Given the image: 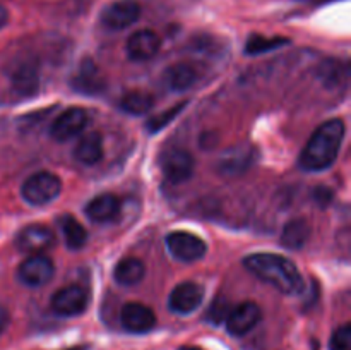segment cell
I'll list each match as a JSON object with an SVG mask.
<instances>
[{"label":"cell","instance_id":"obj_1","mask_svg":"<svg viewBox=\"0 0 351 350\" xmlns=\"http://www.w3.org/2000/svg\"><path fill=\"white\" fill-rule=\"evenodd\" d=\"M243 266L254 277H257L264 283L271 285L281 294L295 295L300 294L302 288H304V278H302L298 268L295 266L293 261L280 256V254H250L243 261Z\"/></svg>","mask_w":351,"mask_h":350},{"label":"cell","instance_id":"obj_2","mask_svg":"<svg viewBox=\"0 0 351 350\" xmlns=\"http://www.w3.org/2000/svg\"><path fill=\"white\" fill-rule=\"evenodd\" d=\"M345 122L331 119L319 126L300 154V167L307 172H322L331 167L339 154Z\"/></svg>","mask_w":351,"mask_h":350},{"label":"cell","instance_id":"obj_3","mask_svg":"<svg viewBox=\"0 0 351 350\" xmlns=\"http://www.w3.org/2000/svg\"><path fill=\"white\" fill-rule=\"evenodd\" d=\"M62 192V182L51 172H38L27 177L21 187V196L27 205L43 206L55 201Z\"/></svg>","mask_w":351,"mask_h":350},{"label":"cell","instance_id":"obj_4","mask_svg":"<svg viewBox=\"0 0 351 350\" xmlns=\"http://www.w3.org/2000/svg\"><path fill=\"white\" fill-rule=\"evenodd\" d=\"M89 304V292L82 285H69L55 292L51 297V311L64 318L79 316Z\"/></svg>","mask_w":351,"mask_h":350},{"label":"cell","instance_id":"obj_5","mask_svg":"<svg viewBox=\"0 0 351 350\" xmlns=\"http://www.w3.org/2000/svg\"><path fill=\"white\" fill-rule=\"evenodd\" d=\"M55 266L50 257L43 254H31L17 268V278L29 288H40L53 278Z\"/></svg>","mask_w":351,"mask_h":350},{"label":"cell","instance_id":"obj_6","mask_svg":"<svg viewBox=\"0 0 351 350\" xmlns=\"http://www.w3.org/2000/svg\"><path fill=\"white\" fill-rule=\"evenodd\" d=\"M163 175L173 184H182L189 180L194 172V158L187 150L182 148H170L160 158Z\"/></svg>","mask_w":351,"mask_h":350},{"label":"cell","instance_id":"obj_7","mask_svg":"<svg viewBox=\"0 0 351 350\" xmlns=\"http://www.w3.org/2000/svg\"><path fill=\"white\" fill-rule=\"evenodd\" d=\"M141 16V5L136 0H117L101 12V24L110 31H120L132 26Z\"/></svg>","mask_w":351,"mask_h":350},{"label":"cell","instance_id":"obj_8","mask_svg":"<svg viewBox=\"0 0 351 350\" xmlns=\"http://www.w3.org/2000/svg\"><path fill=\"white\" fill-rule=\"evenodd\" d=\"M89 122V115L84 108L72 106L62 112L57 119L53 120L50 127V134L57 141H69L72 137L79 136L86 129Z\"/></svg>","mask_w":351,"mask_h":350},{"label":"cell","instance_id":"obj_9","mask_svg":"<svg viewBox=\"0 0 351 350\" xmlns=\"http://www.w3.org/2000/svg\"><path fill=\"white\" fill-rule=\"evenodd\" d=\"M167 247L177 259L180 261H197L206 254V242L201 237L194 235L191 232H178L170 233L167 237Z\"/></svg>","mask_w":351,"mask_h":350},{"label":"cell","instance_id":"obj_10","mask_svg":"<svg viewBox=\"0 0 351 350\" xmlns=\"http://www.w3.org/2000/svg\"><path fill=\"white\" fill-rule=\"evenodd\" d=\"M202 299H204V288L201 285H197L195 281H184L171 290L170 299H168V307L175 314L187 316L192 314L195 309H199V305L202 304Z\"/></svg>","mask_w":351,"mask_h":350},{"label":"cell","instance_id":"obj_11","mask_svg":"<svg viewBox=\"0 0 351 350\" xmlns=\"http://www.w3.org/2000/svg\"><path fill=\"white\" fill-rule=\"evenodd\" d=\"M261 318H263V312H261V307L256 302H242V304H239L230 311L228 318L225 321L226 329L233 336H243L259 325Z\"/></svg>","mask_w":351,"mask_h":350},{"label":"cell","instance_id":"obj_12","mask_svg":"<svg viewBox=\"0 0 351 350\" xmlns=\"http://www.w3.org/2000/svg\"><path fill=\"white\" fill-rule=\"evenodd\" d=\"M55 242V235L45 225H27L19 232L16 239L17 249L27 254H40L50 249Z\"/></svg>","mask_w":351,"mask_h":350},{"label":"cell","instance_id":"obj_13","mask_svg":"<svg viewBox=\"0 0 351 350\" xmlns=\"http://www.w3.org/2000/svg\"><path fill=\"white\" fill-rule=\"evenodd\" d=\"M120 323L130 333H147L156 325V316L147 305L129 302L120 311Z\"/></svg>","mask_w":351,"mask_h":350},{"label":"cell","instance_id":"obj_14","mask_svg":"<svg viewBox=\"0 0 351 350\" xmlns=\"http://www.w3.org/2000/svg\"><path fill=\"white\" fill-rule=\"evenodd\" d=\"M10 82L19 95H33L40 82L36 60L31 57H24L17 64H14L12 71H10Z\"/></svg>","mask_w":351,"mask_h":350},{"label":"cell","instance_id":"obj_15","mask_svg":"<svg viewBox=\"0 0 351 350\" xmlns=\"http://www.w3.org/2000/svg\"><path fill=\"white\" fill-rule=\"evenodd\" d=\"M71 86L72 89L82 93V95H98L99 91L105 89L106 82L99 69L95 65V62L84 60L79 65L75 74L72 75Z\"/></svg>","mask_w":351,"mask_h":350},{"label":"cell","instance_id":"obj_16","mask_svg":"<svg viewBox=\"0 0 351 350\" xmlns=\"http://www.w3.org/2000/svg\"><path fill=\"white\" fill-rule=\"evenodd\" d=\"M161 47V40L154 31L139 30L132 33V36L127 41V54L132 60L143 62L149 60L158 54Z\"/></svg>","mask_w":351,"mask_h":350},{"label":"cell","instance_id":"obj_17","mask_svg":"<svg viewBox=\"0 0 351 350\" xmlns=\"http://www.w3.org/2000/svg\"><path fill=\"white\" fill-rule=\"evenodd\" d=\"M254 163V150L249 146H233L219 158L218 170L226 177H239Z\"/></svg>","mask_w":351,"mask_h":350},{"label":"cell","instance_id":"obj_18","mask_svg":"<svg viewBox=\"0 0 351 350\" xmlns=\"http://www.w3.org/2000/svg\"><path fill=\"white\" fill-rule=\"evenodd\" d=\"M120 211V201L113 194H99L86 205V215L96 223H108L117 218Z\"/></svg>","mask_w":351,"mask_h":350},{"label":"cell","instance_id":"obj_19","mask_svg":"<svg viewBox=\"0 0 351 350\" xmlns=\"http://www.w3.org/2000/svg\"><path fill=\"white\" fill-rule=\"evenodd\" d=\"M197 78V69L191 64H185V62L170 65L163 74L165 84H167L168 89H171V91H185V89H189L191 86L195 84Z\"/></svg>","mask_w":351,"mask_h":350},{"label":"cell","instance_id":"obj_20","mask_svg":"<svg viewBox=\"0 0 351 350\" xmlns=\"http://www.w3.org/2000/svg\"><path fill=\"white\" fill-rule=\"evenodd\" d=\"M74 158L82 165L98 163L103 158V139L99 132L84 134L75 144Z\"/></svg>","mask_w":351,"mask_h":350},{"label":"cell","instance_id":"obj_21","mask_svg":"<svg viewBox=\"0 0 351 350\" xmlns=\"http://www.w3.org/2000/svg\"><path fill=\"white\" fill-rule=\"evenodd\" d=\"M311 239V225H308L307 220L297 218L291 220L285 225L283 233H281V244H283L287 249L298 250L307 244V240Z\"/></svg>","mask_w":351,"mask_h":350},{"label":"cell","instance_id":"obj_22","mask_svg":"<svg viewBox=\"0 0 351 350\" xmlns=\"http://www.w3.org/2000/svg\"><path fill=\"white\" fill-rule=\"evenodd\" d=\"M144 275H146V266L141 259L137 257H125V259L120 261L115 266L113 271V277L123 287H132L137 285L139 281H143Z\"/></svg>","mask_w":351,"mask_h":350},{"label":"cell","instance_id":"obj_23","mask_svg":"<svg viewBox=\"0 0 351 350\" xmlns=\"http://www.w3.org/2000/svg\"><path fill=\"white\" fill-rule=\"evenodd\" d=\"M58 226H60V232L69 249H81L86 240H88V233H86L84 226L74 216L62 215L58 218Z\"/></svg>","mask_w":351,"mask_h":350},{"label":"cell","instance_id":"obj_24","mask_svg":"<svg viewBox=\"0 0 351 350\" xmlns=\"http://www.w3.org/2000/svg\"><path fill=\"white\" fill-rule=\"evenodd\" d=\"M154 106V98L149 93L144 91H129L120 100V108L132 115H144Z\"/></svg>","mask_w":351,"mask_h":350},{"label":"cell","instance_id":"obj_25","mask_svg":"<svg viewBox=\"0 0 351 350\" xmlns=\"http://www.w3.org/2000/svg\"><path fill=\"white\" fill-rule=\"evenodd\" d=\"M290 43V40H287V38H264L261 36V34H252V36L249 38V41H247L245 45V51L249 55H259V54H264V51H269V50H274V48H280L283 47V45Z\"/></svg>","mask_w":351,"mask_h":350},{"label":"cell","instance_id":"obj_26","mask_svg":"<svg viewBox=\"0 0 351 350\" xmlns=\"http://www.w3.org/2000/svg\"><path fill=\"white\" fill-rule=\"evenodd\" d=\"M319 78L322 82L331 86H339L343 79H346V67L336 60H328L319 67Z\"/></svg>","mask_w":351,"mask_h":350},{"label":"cell","instance_id":"obj_27","mask_svg":"<svg viewBox=\"0 0 351 350\" xmlns=\"http://www.w3.org/2000/svg\"><path fill=\"white\" fill-rule=\"evenodd\" d=\"M185 105H187L185 102L177 103V105L171 106V108H168V110H165V112L160 113V115H154L153 119H149V122H147V130H149V132H158V130L165 129L168 124L173 122L175 117L180 115L182 110L185 108Z\"/></svg>","mask_w":351,"mask_h":350},{"label":"cell","instance_id":"obj_28","mask_svg":"<svg viewBox=\"0 0 351 350\" xmlns=\"http://www.w3.org/2000/svg\"><path fill=\"white\" fill-rule=\"evenodd\" d=\"M230 311H232L230 302L226 301L225 297H218L213 301L211 305H209L208 312H206V319H208L211 325H221V323L226 321Z\"/></svg>","mask_w":351,"mask_h":350},{"label":"cell","instance_id":"obj_29","mask_svg":"<svg viewBox=\"0 0 351 350\" xmlns=\"http://www.w3.org/2000/svg\"><path fill=\"white\" fill-rule=\"evenodd\" d=\"M329 349L331 350H351V326L346 325L339 326L331 336L329 342Z\"/></svg>","mask_w":351,"mask_h":350},{"label":"cell","instance_id":"obj_30","mask_svg":"<svg viewBox=\"0 0 351 350\" xmlns=\"http://www.w3.org/2000/svg\"><path fill=\"white\" fill-rule=\"evenodd\" d=\"M331 198H332V192L329 191L328 187H317V191H315V199H317L321 206L329 205Z\"/></svg>","mask_w":351,"mask_h":350},{"label":"cell","instance_id":"obj_31","mask_svg":"<svg viewBox=\"0 0 351 350\" xmlns=\"http://www.w3.org/2000/svg\"><path fill=\"white\" fill-rule=\"evenodd\" d=\"M9 321H10L9 311H7V309L3 307V305H0V335H2V333L5 331V328H7V326H9Z\"/></svg>","mask_w":351,"mask_h":350},{"label":"cell","instance_id":"obj_32","mask_svg":"<svg viewBox=\"0 0 351 350\" xmlns=\"http://www.w3.org/2000/svg\"><path fill=\"white\" fill-rule=\"evenodd\" d=\"M7 21H9V12H7V10H5V7L0 5V30H2V27L5 26Z\"/></svg>","mask_w":351,"mask_h":350},{"label":"cell","instance_id":"obj_33","mask_svg":"<svg viewBox=\"0 0 351 350\" xmlns=\"http://www.w3.org/2000/svg\"><path fill=\"white\" fill-rule=\"evenodd\" d=\"M305 2H312V3H326L329 0H305Z\"/></svg>","mask_w":351,"mask_h":350},{"label":"cell","instance_id":"obj_34","mask_svg":"<svg viewBox=\"0 0 351 350\" xmlns=\"http://www.w3.org/2000/svg\"><path fill=\"white\" fill-rule=\"evenodd\" d=\"M178 350H201V349H197V347H182V349Z\"/></svg>","mask_w":351,"mask_h":350},{"label":"cell","instance_id":"obj_35","mask_svg":"<svg viewBox=\"0 0 351 350\" xmlns=\"http://www.w3.org/2000/svg\"><path fill=\"white\" fill-rule=\"evenodd\" d=\"M69 350H88L86 347H74V349H69Z\"/></svg>","mask_w":351,"mask_h":350}]
</instances>
